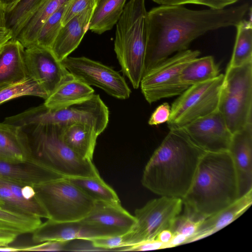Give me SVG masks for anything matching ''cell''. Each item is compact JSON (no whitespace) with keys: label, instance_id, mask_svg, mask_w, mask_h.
Wrapping results in <instances>:
<instances>
[{"label":"cell","instance_id":"44","mask_svg":"<svg viewBox=\"0 0 252 252\" xmlns=\"http://www.w3.org/2000/svg\"><path fill=\"white\" fill-rule=\"evenodd\" d=\"M172 237V233L169 230L162 231L158 236L157 240L164 244L165 248L166 245L170 242Z\"/></svg>","mask_w":252,"mask_h":252},{"label":"cell","instance_id":"37","mask_svg":"<svg viewBox=\"0 0 252 252\" xmlns=\"http://www.w3.org/2000/svg\"><path fill=\"white\" fill-rule=\"evenodd\" d=\"M98 0H70L62 19L63 26L71 18L88 9L94 8Z\"/></svg>","mask_w":252,"mask_h":252},{"label":"cell","instance_id":"17","mask_svg":"<svg viewBox=\"0 0 252 252\" xmlns=\"http://www.w3.org/2000/svg\"><path fill=\"white\" fill-rule=\"evenodd\" d=\"M62 178L64 177L34 158L0 161V178L19 185L33 187Z\"/></svg>","mask_w":252,"mask_h":252},{"label":"cell","instance_id":"16","mask_svg":"<svg viewBox=\"0 0 252 252\" xmlns=\"http://www.w3.org/2000/svg\"><path fill=\"white\" fill-rule=\"evenodd\" d=\"M228 151L237 173L240 197L252 190V124L232 134Z\"/></svg>","mask_w":252,"mask_h":252},{"label":"cell","instance_id":"24","mask_svg":"<svg viewBox=\"0 0 252 252\" xmlns=\"http://www.w3.org/2000/svg\"><path fill=\"white\" fill-rule=\"evenodd\" d=\"M70 0H46L24 23L15 39L27 48L32 46L37 34L47 19Z\"/></svg>","mask_w":252,"mask_h":252},{"label":"cell","instance_id":"21","mask_svg":"<svg viewBox=\"0 0 252 252\" xmlns=\"http://www.w3.org/2000/svg\"><path fill=\"white\" fill-rule=\"evenodd\" d=\"M25 49L17 40L11 39L0 49V86H9L29 78Z\"/></svg>","mask_w":252,"mask_h":252},{"label":"cell","instance_id":"20","mask_svg":"<svg viewBox=\"0 0 252 252\" xmlns=\"http://www.w3.org/2000/svg\"><path fill=\"white\" fill-rule=\"evenodd\" d=\"M252 204V190L230 205L201 219L195 232L186 240L185 244L200 240L222 229L240 217Z\"/></svg>","mask_w":252,"mask_h":252},{"label":"cell","instance_id":"10","mask_svg":"<svg viewBox=\"0 0 252 252\" xmlns=\"http://www.w3.org/2000/svg\"><path fill=\"white\" fill-rule=\"evenodd\" d=\"M200 54L198 50L189 49L177 52L146 72L140 86L146 101L151 104L181 94L189 87L181 82V71Z\"/></svg>","mask_w":252,"mask_h":252},{"label":"cell","instance_id":"5","mask_svg":"<svg viewBox=\"0 0 252 252\" xmlns=\"http://www.w3.org/2000/svg\"><path fill=\"white\" fill-rule=\"evenodd\" d=\"M20 127L27 136L33 158L64 177L99 175L92 160L82 158L64 143L61 126L46 124Z\"/></svg>","mask_w":252,"mask_h":252},{"label":"cell","instance_id":"43","mask_svg":"<svg viewBox=\"0 0 252 252\" xmlns=\"http://www.w3.org/2000/svg\"><path fill=\"white\" fill-rule=\"evenodd\" d=\"M21 192L23 196L27 199H32L35 197V191L33 187L30 185H22Z\"/></svg>","mask_w":252,"mask_h":252},{"label":"cell","instance_id":"25","mask_svg":"<svg viewBox=\"0 0 252 252\" xmlns=\"http://www.w3.org/2000/svg\"><path fill=\"white\" fill-rule=\"evenodd\" d=\"M0 148L16 161L33 158L22 127L0 123Z\"/></svg>","mask_w":252,"mask_h":252},{"label":"cell","instance_id":"8","mask_svg":"<svg viewBox=\"0 0 252 252\" xmlns=\"http://www.w3.org/2000/svg\"><path fill=\"white\" fill-rule=\"evenodd\" d=\"M35 195L49 220L66 222L82 220L93 208L95 201L67 178L33 186Z\"/></svg>","mask_w":252,"mask_h":252},{"label":"cell","instance_id":"9","mask_svg":"<svg viewBox=\"0 0 252 252\" xmlns=\"http://www.w3.org/2000/svg\"><path fill=\"white\" fill-rule=\"evenodd\" d=\"M224 75L192 85L172 103L167 123L169 129L181 128L219 109Z\"/></svg>","mask_w":252,"mask_h":252},{"label":"cell","instance_id":"13","mask_svg":"<svg viewBox=\"0 0 252 252\" xmlns=\"http://www.w3.org/2000/svg\"><path fill=\"white\" fill-rule=\"evenodd\" d=\"M181 128L197 145L206 152L228 150L232 133L219 109Z\"/></svg>","mask_w":252,"mask_h":252},{"label":"cell","instance_id":"42","mask_svg":"<svg viewBox=\"0 0 252 252\" xmlns=\"http://www.w3.org/2000/svg\"><path fill=\"white\" fill-rule=\"evenodd\" d=\"M18 236L15 233L0 231V246L8 245L14 242Z\"/></svg>","mask_w":252,"mask_h":252},{"label":"cell","instance_id":"46","mask_svg":"<svg viewBox=\"0 0 252 252\" xmlns=\"http://www.w3.org/2000/svg\"><path fill=\"white\" fill-rule=\"evenodd\" d=\"M0 252H21V247H14L8 245L0 246Z\"/></svg>","mask_w":252,"mask_h":252},{"label":"cell","instance_id":"32","mask_svg":"<svg viewBox=\"0 0 252 252\" xmlns=\"http://www.w3.org/2000/svg\"><path fill=\"white\" fill-rule=\"evenodd\" d=\"M46 0H20L6 13L7 27L15 38L20 28Z\"/></svg>","mask_w":252,"mask_h":252},{"label":"cell","instance_id":"41","mask_svg":"<svg viewBox=\"0 0 252 252\" xmlns=\"http://www.w3.org/2000/svg\"><path fill=\"white\" fill-rule=\"evenodd\" d=\"M164 248V244L156 239L126 247L123 249L122 251H144Z\"/></svg>","mask_w":252,"mask_h":252},{"label":"cell","instance_id":"19","mask_svg":"<svg viewBox=\"0 0 252 252\" xmlns=\"http://www.w3.org/2000/svg\"><path fill=\"white\" fill-rule=\"evenodd\" d=\"M94 10H85L62 26L50 49L59 61L67 57L78 47L89 29Z\"/></svg>","mask_w":252,"mask_h":252},{"label":"cell","instance_id":"18","mask_svg":"<svg viewBox=\"0 0 252 252\" xmlns=\"http://www.w3.org/2000/svg\"><path fill=\"white\" fill-rule=\"evenodd\" d=\"M83 220L97 224L115 236L129 232L136 223L135 217L125 209L121 203L103 201H95L93 208Z\"/></svg>","mask_w":252,"mask_h":252},{"label":"cell","instance_id":"35","mask_svg":"<svg viewBox=\"0 0 252 252\" xmlns=\"http://www.w3.org/2000/svg\"><path fill=\"white\" fill-rule=\"evenodd\" d=\"M201 220H196L186 213L180 214L175 219L170 231L172 234H181L187 239L194 233Z\"/></svg>","mask_w":252,"mask_h":252},{"label":"cell","instance_id":"28","mask_svg":"<svg viewBox=\"0 0 252 252\" xmlns=\"http://www.w3.org/2000/svg\"><path fill=\"white\" fill-rule=\"evenodd\" d=\"M42 222L40 218L0 207V231L13 232L19 235L32 233Z\"/></svg>","mask_w":252,"mask_h":252},{"label":"cell","instance_id":"3","mask_svg":"<svg viewBox=\"0 0 252 252\" xmlns=\"http://www.w3.org/2000/svg\"><path fill=\"white\" fill-rule=\"evenodd\" d=\"M238 177L228 151L206 152L191 185L183 198L186 213L199 220L230 205L239 198Z\"/></svg>","mask_w":252,"mask_h":252},{"label":"cell","instance_id":"22","mask_svg":"<svg viewBox=\"0 0 252 252\" xmlns=\"http://www.w3.org/2000/svg\"><path fill=\"white\" fill-rule=\"evenodd\" d=\"M94 92L90 86L69 73L43 104L51 108H63L90 99Z\"/></svg>","mask_w":252,"mask_h":252},{"label":"cell","instance_id":"23","mask_svg":"<svg viewBox=\"0 0 252 252\" xmlns=\"http://www.w3.org/2000/svg\"><path fill=\"white\" fill-rule=\"evenodd\" d=\"M61 135L73 152L84 159L92 160L99 135L92 126L83 123L62 126Z\"/></svg>","mask_w":252,"mask_h":252},{"label":"cell","instance_id":"11","mask_svg":"<svg viewBox=\"0 0 252 252\" xmlns=\"http://www.w3.org/2000/svg\"><path fill=\"white\" fill-rule=\"evenodd\" d=\"M183 205L181 198L161 196L148 201L134 212L136 223L126 233L127 247L157 239L164 230H170Z\"/></svg>","mask_w":252,"mask_h":252},{"label":"cell","instance_id":"1","mask_svg":"<svg viewBox=\"0 0 252 252\" xmlns=\"http://www.w3.org/2000/svg\"><path fill=\"white\" fill-rule=\"evenodd\" d=\"M250 7L245 3L222 9L195 10L181 5L152 8L147 13L144 74L172 54L188 49L192 41L207 32L235 27Z\"/></svg>","mask_w":252,"mask_h":252},{"label":"cell","instance_id":"33","mask_svg":"<svg viewBox=\"0 0 252 252\" xmlns=\"http://www.w3.org/2000/svg\"><path fill=\"white\" fill-rule=\"evenodd\" d=\"M67 4L62 6L47 19L39 31L33 45L51 49L63 26L62 19Z\"/></svg>","mask_w":252,"mask_h":252},{"label":"cell","instance_id":"7","mask_svg":"<svg viewBox=\"0 0 252 252\" xmlns=\"http://www.w3.org/2000/svg\"><path fill=\"white\" fill-rule=\"evenodd\" d=\"M219 110L233 134L252 124V61L227 66Z\"/></svg>","mask_w":252,"mask_h":252},{"label":"cell","instance_id":"30","mask_svg":"<svg viewBox=\"0 0 252 252\" xmlns=\"http://www.w3.org/2000/svg\"><path fill=\"white\" fill-rule=\"evenodd\" d=\"M67 178L94 201L121 203L115 191L102 180L100 175Z\"/></svg>","mask_w":252,"mask_h":252},{"label":"cell","instance_id":"39","mask_svg":"<svg viewBox=\"0 0 252 252\" xmlns=\"http://www.w3.org/2000/svg\"><path fill=\"white\" fill-rule=\"evenodd\" d=\"M171 114V106L164 102L158 106L152 114L149 121L150 126H158L167 122Z\"/></svg>","mask_w":252,"mask_h":252},{"label":"cell","instance_id":"40","mask_svg":"<svg viewBox=\"0 0 252 252\" xmlns=\"http://www.w3.org/2000/svg\"><path fill=\"white\" fill-rule=\"evenodd\" d=\"M12 38V32L6 23V12L0 2V49Z\"/></svg>","mask_w":252,"mask_h":252},{"label":"cell","instance_id":"34","mask_svg":"<svg viewBox=\"0 0 252 252\" xmlns=\"http://www.w3.org/2000/svg\"><path fill=\"white\" fill-rule=\"evenodd\" d=\"M32 95L46 99L48 94L35 80L29 77L20 83L9 85L0 90V104L14 98Z\"/></svg>","mask_w":252,"mask_h":252},{"label":"cell","instance_id":"4","mask_svg":"<svg viewBox=\"0 0 252 252\" xmlns=\"http://www.w3.org/2000/svg\"><path fill=\"white\" fill-rule=\"evenodd\" d=\"M147 13L145 0H129L116 24L114 51L123 74L136 89L144 74Z\"/></svg>","mask_w":252,"mask_h":252},{"label":"cell","instance_id":"48","mask_svg":"<svg viewBox=\"0 0 252 252\" xmlns=\"http://www.w3.org/2000/svg\"><path fill=\"white\" fill-rule=\"evenodd\" d=\"M6 86H0V90L1 89H2V88H4V87H6Z\"/></svg>","mask_w":252,"mask_h":252},{"label":"cell","instance_id":"26","mask_svg":"<svg viewBox=\"0 0 252 252\" xmlns=\"http://www.w3.org/2000/svg\"><path fill=\"white\" fill-rule=\"evenodd\" d=\"M126 0H98L91 19L89 30L101 34L111 30L120 19Z\"/></svg>","mask_w":252,"mask_h":252},{"label":"cell","instance_id":"2","mask_svg":"<svg viewBox=\"0 0 252 252\" xmlns=\"http://www.w3.org/2000/svg\"><path fill=\"white\" fill-rule=\"evenodd\" d=\"M205 152L183 129H169L145 166L143 186L160 196L182 199Z\"/></svg>","mask_w":252,"mask_h":252},{"label":"cell","instance_id":"6","mask_svg":"<svg viewBox=\"0 0 252 252\" xmlns=\"http://www.w3.org/2000/svg\"><path fill=\"white\" fill-rule=\"evenodd\" d=\"M109 117L108 107L98 94H94L86 101L61 108H51L42 104L7 117L3 122L18 126L83 123L92 126L100 135L107 127Z\"/></svg>","mask_w":252,"mask_h":252},{"label":"cell","instance_id":"15","mask_svg":"<svg viewBox=\"0 0 252 252\" xmlns=\"http://www.w3.org/2000/svg\"><path fill=\"white\" fill-rule=\"evenodd\" d=\"M111 236L115 235L106 228L83 220L58 222L47 219L33 231L32 239L38 244L49 241L92 240Z\"/></svg>","mask_w":252,"mask_h":252},{"label":"cell","instance_id":"36","mask_svg":"<svg viewBox=\"0 0 252 252\" xmlns=\"http://www.w3.org/2000/svg\"><path fill=\"white\" fill-rule=\"evenodd\" d=\"M160 5H184L194 4L206 6L210 8L222 9L239 0H152Z\"/></svg>","mask_w":252,"mask_h":252},{"label":"cell","instance_id":"49","mask_svg":"<svg viewBox=\"0 0 252 252\" xmlns=\"http://www.w3.org/2000/svg\"><path fill=\"white\" fill-rule=\"evenodd\" d=\"M3 205V203L0 199V207H1Z\"/></svg>","mask_w":252,"mask_h":252},{"label":"cell","instance_id":"45","mask_svg":"<svg viewBox=\"0 0 252 252\" xmlns=\"http://www.w3.org/2000/svg\"><path fill=\"white\" fill-rule=\"evenodd\" d=\"M20 0H0L6 13L10 11Z\"/></svg>","mask_w":252,"mask_h":252},{"label":"cell","instance_id":"12","mask_svg":"<svg viewBox=\"0 0 252 252\" xmlns=\"http://www.w3.org/2000/svg\"><path fill=\"white\" fill-rule=\"evenodd\" d=\"M61 63L69 73L88 85L118 99L129 98L131 90L125 78L112 68L84 57L68 56Z\"/></svg>","mask_w":252,"mask_h":252},{"label":"cell","instance_id":"14","mask_svg":"<svg viewBox=\"0 0 252 252\" xmlns=\"http://www.w3.org/2000/svg\"><path fill=\"white\" fill-rule=\"evenodd\" d=\"M29 77L36 81L49 95L69 73L50 49L33 45L25 49Z\"/></svg>","mask_w":252,"mask_h":252},{"label":"cell","instance_id":"38","mask_svg":"<svg viewBox=\"0 0 252 252\" xmlns=\"http://www.w3.org/2000/svg\"><path fill=\"white\" fill-rule=\"evenodd\" d=\"M68 241H49L33 246L21 247V252L30 251H66Z\"/></svg>","mask_w":252,"mask_h":252},{"label":"cell","instance_id":"27","mask_svg":"<svg viewBox=\"0 0 252 252\" xmlns=\"http://www.w3.org/2000/svg\"><path fill=\"white\" fill-rule=\"evenodd\" d=\"M220 71L219 66L213 56L197 57L183 69L180 79L183 84L189 87L217 77Z\"/></svg>","mask_w":252,"mask_h":252},{"label":"cell","instance_id":"29","mask_svg":"<svg viewBox=\"0 0 252 252\" xmlns=\"http://www.w3.org/2000/svg\"><path fill=\"white\" fill-rule=\"evenodd\" d=\"M0 199L2 207L40 218L49 219L48 215L36 196L23 200L16 195L0 179Z\"/></svg>","mask_w":252,"mask_h":252},{"label":"cell","instance_id":"31","mask_svg":"<svg viewBox=\"0 0 252 252\" xmlns=\"http://www.w3.org/2000/svg\"><path fill=\"white\" fill-rule=\"evenodd\" d=\"M237 34L227 65L236 67L252 61V22L243 19L236 26Z\"/></svg>","mask_w":252,"mask_h":252},{"label":"cell","instance_id":"47","mask_svg":"<svg viewBox=\"0 0 252 252\" xmlns=\"http://www.w3.org/2000/svg\"><path fill=\"white\" fill-rule=\"evenodd\" d=\"M0 161H16L0 148Z\"/></svg>","mask_w":252,"mask_h":252}]
</instances>
